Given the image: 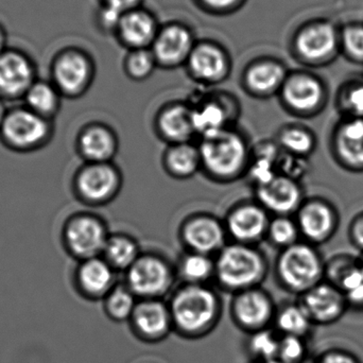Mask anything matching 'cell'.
Returning <instances> with one entry per match:
<instances>
[{
  "label": "cell",
  "instance_id": "cell-1",
  "mask_svg": "<svg viewBox=\"0 0 363 363\" xmlns=\"http://www.w3.org/2000/svg\"><path fill=\"white\" fill-rule=\"evenodd\" d=\"M174 332L182 338L201 339L211 334L221 318L217 294L202 284L181 288L169 305Z\"/></svg>",
  "mask_w": 363,
  "mask_h": 363
},
{
  "label": "cell",
  "instance_id": "cell-2",
  "mask_svg": "<svg viewBox=\"0 0 363 363\" xmlns=\"http://www.w3.org/2000/svg\"><path fill=\"white\" fill-rule=\"evenodd\" d=\"M277 272L286 289L302 296L325 279V262L315 245L296 242L284 249Z\"/></svg>",
  "mask_w": 363,
  "mask_h": 363
},
{
  "label": "cell",
  "instance_id": "cell-3",
  "mask_svg": "<svg viewBox=\"0 0 363 363\" xmlns=\"http://www.w3.org/2000/svg\"><path fill=\"white\" fill-rule=\"evenodd\" d=\"M55 135L53 121L27 106L10 108L0 129V142L13 152L32 153L45 148Z\"/></svg>",
  "mask_w": 363,
  "mask_h": 363
},
{
  "label": "cell",
  "instance_id": "cell-4",
  "mask_svg": "<svg viewBox=\"0 0 363 363\" xmlns=\"http://www.w3.org/2000/svg\"><path fill=\"white\" fill-rule=\"evenodd\" d=\"M216 271L223 287L241 292L252 289L259 281L264 272V264L255 250L235 245L221 252Z\"/></svg>",
  "mask_w": 363,
  "mask_h": 363
},
{
  "label": "cell",
  "instance_id": "cell-5",
  "mask_svg": "<svg viewBox=\"0 0 363 363\" xmlns=\"http://www.w3.org/2000/svg\"><path fill=\"white\" fill-rule=\"evenodd\" d=\"M199 152L205 167L218 177L236 174L247 157L243 140L234 132L226 129L203 138Z\"/></svg>",
  "mask_w": 363,
  "mask_h": 363
},
{
  "label": "cell",
  "instance_id": "cell-6",
  "mask_svg": "<svg viewBox=\"0 0 363 363\" xmlns=\"http://www.w3.org/2000/svg\"><path fill=\"white\" fill-rule=\"evenodd\" d=\"M108 240L104 224L89 213L68 218L62 230V242L66 251L81 260L97 257L104 251Z\"/></svg>",
  "mask_w": 363,
  "mask_h": 363
},
{
  "label": "cell",
  "instance_id": "cell-7",
  "mask_svg": "<svg viewBox=\"0 0 363 363\" xmlns=\"http://www.w3.org/2000/svg\"><path fill=\"white\" fill-rule=\"evenodd\" d=\"M300 234L311 245L328 242L339 228V213L336 207L323 198L304 201L298 211Z\"/></svg>",
  "mask_w": 363,
  "mask_h": 363
},
{
  "label": "cell",
  "instance_id": "cell-8",
  "mask_svg": "<svg viewBox=\"0 0 363 363\" xmlns=\"http://www.w3.org/2000/svg\"><path fill=\"white\" fill-rule=\"evenodd\" d=\"M275 313L277 308L270 296L254 288L239 292L230 307L233 321L249 335L270 328Z\"/></svg>",
  "mask_w": 363,
  "mask_h": 363
},
{
  "label": "cell",
  "instance_id": "cell-9",
  "mask_svg": "<svg viewBox=\"0 0 363 363\" xmlns=\"http://www.w3.org/2000/svg\"><path fill=\"white\" fill-rule=\"evenodd\" d=\"M330 151L343 169L363 172V118L342 117L333 130Z\"/></svg>",
  "mask_w": 363,
  "mask_h": 363
},
{
  "label": "cell",
  "instance_id": "cell-10",
  "mask_svg": "<svg viewBox=\"0 0 363 363\" xmlns=\"http://www.w3.org/2000/svg\"><path fill=\"white\" fill-rule=\"evenodd\" d=\"M300 303L313 325L336 323L350 307L345 292L325 279L302 294Z\"/></svg>",
  "mask_w": 363,
  "mask_h": 363
},
{
  "label": "cell",
  "instance_id": "cell-11",
  "mask_svg": "<svg viewBox=\"0 0 363 363\" xmlns=\"http://www.w3.org/2000/svg\"><path fill=\"white\" fill-rule=\"evenodd\" d=\"M129 323L134 336L146 343L161 342L174 332L169 305L159 298L138 303Z\"/></svg>",
  "mask_w": 363,
  "mask_h": 363
},
{
  "label": "cell",
  "instance_id": "cell-12",
  "mask_svg": "<svg viewBox=\"0 0 363 363\" xmlns=\"http://www.w3.org/2000/svg\"><path fill=\"white\" fill-rule=\"evenodd\" d=\"M286 106L301 117H313L325 108L328 94L323 83L308 74H298L284 83Z\"/></svg>",
  "mask_w": 363,
  "mask_h": 363
},
{
  "label": "cell",
  "instance_id": "cell-13",
  "mask_svg": "<svg viewBox=\"0 0 363 363\" xmlns=\"http://www.w3.org/2000/svg\"><path fill=\"white\" fill-rule=\"evenodd\" d=\"M172 274L163 260L143 257L136 260L128 272V288L144 300L159 298L169 290Z\"/></svg>",
  "mask_w": 363,
  "mask_h": 363
},
{
  "label": "cell",
  "instance_id": "cell-14",
  "mask_svg": "<svg viewBox=\"0 0 363 363\" xmlns=\"http://www.w3.org/2000/svg\"><path fill=\"white\" fill-rule=\"evenodd\" d=\"M91 64L78 51H65L55 57L51 68V82L62 96L74 98L89 86Z\"/></svg>",
  "mask_w": 363,
  "mask_h": 363
},
{
  "label": "cell",
  "instance_id": "cell-15",
  "mask_svg": "<svg viewBox=\"0 0 363 363\" xmlns=\"http://www.w3.org/2000/svg\"><path fill=\"white\" fill-rule=\"evenodd\" d=\"M35 81V68L27 55L14 50L0 55V98L4 101L23 98Z\"/></svg>",
  "mask_w": 363,
  "mask_h": 363
},
{
  "label": "cell",
  "instance_id": "cell-16",
  "mask_svg": "<svg viewBox=\"0 0 363 363\" xmlns=\"http://www.w3.org/2000/svg\"><path fill=\"white\" fill-rule=\"evenodd\" d=\"M118 186L116 172L106 163H89L74 176V189L81 201L91 204L104 202Z\"/></svg>",
  "mask_w": 363,
  "mask_h": 363
},
{
  "label": "cell",
  "instance_id": "cell-17",
  "mask_svg": "<svg viewBox=\"0 0 363 363\" xmlns=\"http://www.w3.org/2000/svg\"><path fill=\"white\" fill-rule=\"evenodd\" d=\"M257 194L262 204L279 216L298 213L304 203V192L300 182L283 174H277L272 181L258 186Z\"/></svg>",
  "mask_w": 363,
  "mask_h": 363
},
{
  "label": "cell",
  "instance_id": "cell-18",
  "mask_svg": "<svg viewBox=\"0 0 363 363\" xmlns=\"http://www.w3.org/2000/svg\"><path fill=\"white\" fill-rule=\"evenodd\" d=\"M114 284L112 267L101 258L81 260L74 274V285L81 296L89 300L104 298Z\"/></svg>",
  "mask_w": 363,
  "mask_h": 363
},
{
  "label": "cell",
  "instance_id": "cell-19",
  "mask_svg": "<svg viewBox=\"0 0 363 363\" xmlns=\"http://www.w3.org/2000/svg\"><path fill=\"white\" fill-rule=\"evenodd\" d=\"M296 45L303 57L313 62L321 61L336 49V31L330 23L311 26L301 32Z\"/></svg>",
  "mask_w": 363,
  "mask_h": 363
},
{
  "label": "cell",
  "instance_id": "cell-20",
  "mask_svg": "<svg viewBox=\"0 0 363 363\" xmlns=\"http://www.w3.org/2000/svg\"><path fill=\"white\" fill-rule=\"evenodd\" d=\"M77 149L89 163H106L115 153L114 138L106 128L89 125L79 133Z\"/></svg>",
  "mask_w": 363,
  "mask_h": 363
},
{
  "label": "cell",
  "instance_id": "cell-21",
  "mask_svg": "<svg viewBox=\"0 0 363 363\" xmlns=\"http://www.w3.org/2000/svg\"><path fill=\"white\" fill-rule=\"evenodd\" d=\"M228 224L232 236L242 242L257 240L269 228L264 211L251 205L235 209L228 218Z\"/></svg>",
  "mask_w": 363,
  "mask_h": 363
},
{
  "label": "cell",
  "instance_id": "cell-22",
  "mask_svg": "<svg viewBox=\"0 0 363 363\" xmlns=\"http://www.w3.org/2000/svg\"><path fill=\"white\" fill-rule=\"evenodd\" d=\"M184 237L196 253L205 255L217 251L224 242L223 228L217 221L207 217L196 218L188 223Z\"/></svg>",
  "mask_w": 363,
  "mask_h": 363
},
{
  "label": "cell",
  "instance_id": "cell-23",
  "mask_svg": "<svg viewBox=\"0 0 363 363\" xmlns=\"http://www.w3.org/2000/svg\"><path fill=\"white\" fill-rule=\"evenodd\" d=\"M325 281L342 290L345 294L362 285L363 272L359 257L341 254L330 258L325 264Z\"/></svg>",
  "mask_w": 363,
  "mask_h": 363
},
{
  "label": "cell",
  "instance_id": "cell-24",
  "mask_svg": "<svg viewBox=\"0 0 363 363\" xmlns=\"http://www.w3.org/2000/svg\"><path fill=\"white\" fill-rule=\"evenodd\" d=\"M61 95L51 81L36 80L23 96V106L44 118L52 121L61 108Z\"/></svg>",
  "mask_w": 363,
  "mask_h": 363
},
{
  "label": "cell",
  "instance_id": "cell-25",
  "mask_svg": "<svg viewBox=\"0 0 363 363\" xmlns=\"http://www.w3.org/2000/svg\"><path fill=\"white\" fill-rule=\"evenodd\" d=\"M191 48V36L181 27H169L164 30L155 45V53L165 64H176L186 57Z\"/></svg>",
  "mask_w": 363,
  "mask_h": 363
},
{
  "label": "cell",
  "instance_id": "cell-26",
  "mask_svg": "<svg viewBox=\"0 0 363 363\" xmlns=\"http://www.w3.org/2000/svg\"><path fill=\"white\" fill-rule=\"evenodd\" d=\"M189 63L192 72L202 80L216 81L225 74V57L211 45H202L194 49L190 55Z\"/></svg>",
  "mask_w": 363,
  "mask_h": 363
},
{
  "label": "cell",
  "instance_id": "cell-27",
  "mask_svg": "<svg viewBox=\"0 0 363 363\" xmlns=\"http://www.w3.org/2000/svg\"><path fill=\"white\" fill-rule=\"evenodd\" d=\"M273 323L277 328L275 330L281 336L304 339L313 326L311 318L300 302L284 305L281 308L277 309Z\"/></svg>",
  "mask_w": 363,
  "mask_h": 363
},
{
  "label": "cell",
  "instance_id": "cell-28",
  "mask_svg": "<svg viewBox=\"0 0 363 363\" xmlns=\"http://www.w3.org/2000/svg\"><path fill=\"white\" fill-rule=\"evenodd\" d=\"M159 127L168 140L185 144L194 132L191 111L185 106L167 108L160 117Z\"/></svg>",
  "mask_w": 363,
  "mask_h": 363
},
{
  "label": "cell",
  "instance_id": "cell-29",
  "mask_svg": "<svg viewBox=\"0 0 363 363\" xmlns=\"http://www.w3.org/2000/svg\"><path fill=\"white\" fill-rule=\"evenodd\" d=\"M279 144L286 153L308 157L317 148V138L308 128L290 125L279 135Z\"/></svg>",
  "mask_w": 363,
  "mask_h": 363
},
{
  "label": "cell",
  "instance_id": "cell-30",
  "mask_svg": "<svg viewBox=\"0 0 363 363\" xmlns=\"http://www.w3.org/2000/svg\"><path fill=\"white\" fill-rule=\"evenodd\" d=\"M247 84L257 93H272L285 83V72L275 63H262L253 66L247 72Z\"/></svg>",
  "mask_w": 363,
  "mask_h": 363
},
{
  "label": "cell",
  "instance_id": "cell-31",
  "mask_svg": "<svg viewBox=\"0 0 363 363\" xmlns=\"http://www.w3.org/2000/svg\"><path fill=\"white\" fill-rule=\"evenodd\" d=\"M119 25L123 38L134 46L146 45L155 33L152 19L146 13H129L123 16Z\"/></svg>",
  "mask_w": 363,
  "mask_h": 363
},
{
  "label": "cell",
  "instance_id": "cell-32",
  "mask_svg": "<svg viewBox=\"0 0 363 363\" xmlns=\"http://www.w3.org/2000/svg\"><path fill=\"white\" fill-rule=\"evenodd\" d=\"M192 123L194 132L201 134L202 138L213 135L225 130L226 113L222 106L217 104H207L198 110L191 111Z\"/></svg>",
  "mask_w": 363,
  "mask_h": 363
},
{
  "label": "cell",
  "instance_id": "cell-33",
  "mask_svg": "<svg viewBox=\"0 0 363 363\" xmlns=\"http://www.w3.org/2000/svg\"><path fill=\"white\" fill-rule=\"evenodd\" d=\"M136 296L129 288L116 287L104 298V311L114 322H129L135 311Z\"/></svg>",
  "mask_w": 363,
  "mask_h": 363
},
{
  "label": "cell",
  "instance_id": "cell-34",
  "mask_svg": "<svg viewBox=\"0 0 363 363\" xmlns=\"http://www.w3.org/2000/svg\"><path fill=\"white\" fill-rule=\"evenodd\" d=\"M281 335L271 328L250 335L247 351L252 359L258 363H267L279 356Z\"/></svg>",
  "mask_w": 363,
  "mask_h": 363
},
{
  "label": "cell",
  "instance_id": "cell-35",
  "mask_svg": "<svg viewBox=\"0 0 363 363\" xmlns=\"http://www.w3.org/2000/svg\"><path fill=\"white\" fill-rule=\"evenodd\" d=\"M166 162L174 176L187 178L198 170L201 163L200 152L189 145L179 144L168 152Z\"/></svg>",
  "mask_w": 363,
  "mask_h": 363
},
{
  "label": "cell",
  "instance_id": "cell-36",
  "mask_svg": "<svg viewBox=\"0 0 363 363\" xmlns=\"http://www.w3.org/2000/svg\"><path fill=\"white\" fill-rule=\"evenodd\" d=\"M104 252L108 264L116 268H130L138 260V247L125 237L108 238Z\"/></svg>",
  "mask_w": 363,
  "mask_h": 363
},
{
  "label": "cell",
  "instance_id": "cell-37",
  "mask_svg": "<svg viewBox=\"0 0 363 363\" xmlns=\"http://www.w3.org/2000/svg\"><path fill=\"white\" fill-rule=\"evenodd\" d=\"M268 230L273 242L284 249L298 242L300 230L298 223L288 218V216H279V218L269 224Z\"/></svg>",
  "mask_w": 363,
  "mask_h": 363
},
{
  "label": "cell",
  "instance_id": "cell-38",
  "mask_svg": "<svg viewBox=\"0 0 363 363\" xmlns=\"http://www.w3.org/2000/svg\"><path fill=\"white\" fill-rule=\"evenodd\" d=\"M337 106L342 117L363 118V83H353L345 87Z\"/></svg>",
  "mask_w": 363,
  "mask_h": 363
},
{
  "label": "cell",
  "instance_id": "cell-39",
  "mask_svg": "<svg viewBox=\"0 0 363 363\" xmlns=\"http://www.w3.org/2000/svg\"><path fill=\"white\" fill-rule=\"evenodd\" d=\"M213 262L205 254L194 253L187 256L182 264V275L190 284L201 285L213 273Z\"/></svg>",
  "mask_w": 363,
  "mask_h": 363
},
{
  "label": "cell",
  "instance_id": "cell-40",
  "mask_svg": "<svg viewBox=\"0 0 363 363\" xmlns=\"http://www.w3.org/2000/svg\"><path fill=\"white\" fill-rule=\"evenodd\" d=\"M307 347L304 338L281 336L279 358L284 363H303L306 360Z\"/></svg>",
  "mask_w": 363,
  "mask_h": 363
},
{
  "label": "cell",
  "instance_id": "cell-41",
  "mask_svg": "<svg viewBox=\"0 0 363 363\" xmlns=\"http://www.w3.org/2000/svg\"><path fill=\"white\" fill-rule=\"evenodd\" d=\"M277 167L281 170V174L298 182L307 176L311 169L308 157H298L289 153L279 157Z\"/></svg>",
  "mask_w": 363,
  "mask_h": 363
},
{
  "label": "cell",
  "instance_id": "cell-42",
  "mask_svg": "<svg viewBox=\"0 0 363 363\" xmlns=\"http://www.w3.org/2000/svg\"><path fill=\"white\" fill-rule=\"evenodd\" d=\"M153 57L147 51H138L132 55L129 61V70L135 78H144L153 69Z\"/></svg>",
  "mask_w": 363,
  "mask_h": 363
},
{
  "label": "cell",
  "instance_id": "cell-43",
  "mask_svg": "<svg viewBox=\"0 0 363 363\" xmlns=\"http://www.w3.org/2000/svg\"><path fill=\"white\" fill-rule=\"evenodd\" d=\"M345 44L351 55L357 59H363V27L349 28L345 33Z\"/></svg>",
  "mask_w": 363,
  "mask_h": 363
},
{
  "label": "cell",
  "instance_id": "cell-44",
  "mask_svg": "<svg viewBox=\"0 0 363 363\" xmlns=\"http://www.w3.org/2000/svg\"><path fill=\"white\" fill-rule=\"evenodd\" d=\"M319 363H362L359 358L343 349H330L318 357Z\"/></svg>",
  "mask_w": 363,
  "mask_h": 363
},
{
  "label": "cell",
  "instance_id": "cell-45",
  "mask_svg": "<svg viewBox=\"0 0 363 363\" xmlns=\"http://www.w3.org/2000/svg\"><path fill=\"white\" fill-rule=\"evenodd\" d=\"M349 236L352 245L363 253V211L352 220L350 224Z\"/></svg>",
  "mask_w": 363,
  "mask_h": 363
},
{
  "label": "cell",
  "instance_id": "cell-46",
  "mask_svg": "<svg viewBox=\"0 0 363 363\" xmlns=\"http://www.w3.org/2000/svg\"><path fill=\"white\" fill-rule=\"evenodd\" d=\"M349 306L363 307V283L352 291L345 294Z\"/></svg>",
  "mask_w": 363,
  "mask_h": 363
},
{
  "label": "cell",
  "instance_id": "cell-47",
  "mask_svg": "<svg viewBox=\"0 0 363 363\" xmlns=\"http://www.w3.org/2000/svg\"><path fill=\"white\" fill-rule=\"evenodd\" d=\"M121 11L117 10V9L113 8V6H108V8L104 11V21H106L108 25H112L115 23H121Z\"/></svg>",
  "mask_w": 363,
  "mask_h": 363
},
{
  "label": "cell",
  "instance_id": "cell-48",
  "mask_svg": "<svg viewBox=\"0 0 363 363\" xmlns=\"http://www.w3.org/2000/svg\"><path fill=\"white\" fill-rule=\"evenodd\" d=\"M138 0H106L108 6H113L117 10L125 11V9L130 8L138 2Z\"/></svg>",
  "mask_w": 363,
  "mask_h": 363
},
{
  "label": "cell",
  "instance_id": "cell-49",
  "mask_svg": "<svg viewBox=\"0 0 363 363\" xmlns=\"http://www.w3.org/2000/svg\"><path fill=\"white\" fill-rule=\"evenodd\" d=\"M203 1L206 2L209 6H216V8H225V6L234 4L236 0H203Z\"/></svg>",
  "mask_w": 363,
  "mask_h": 363
},
{
  "label": "cell",
  "instance_id": "cell-50",
  "mask_svg": "<svg viewBox=\"0 0 363 363\" xmlns=\"http://www.w3.org/2000/svg\"><path fill=\"white\" fill-rule=\"evenodd\" d=\"M9 110H10V108H6V104H4V100L0 98V129H1L4 121H6Z\"/></svg>",
  "mask_w": 363,
  "mask_h": 363
},
{
  "label": "cell",
  "instance_id": "cell-51",
  "mask_svg": "<svg viewBox=\"0 0 363 363\" xmlns=\"http://www.w3.org/2000/svg\"><path fill=\"white\" fill-rule=\"evenodd\" d=\"M6 32H4V28L0 26V55L4 52L6 50Z\"/></svg>",
  "mask_w": 363,
  "mask_h": 363
},
{
  "label": "cell",
  "instance_id": "cell-52",
  "mask_svg": "<svg viewBox=\"0 0 363 363\" xmlns=\"http://www.w3.org/2000/svg\"><path fill=\"white\" fill-rule=\"evenodd\" d=\"M303 363H319V360H318V358H315V359L313 360H305Z\"/></svg>",
  "mask_w": 363,
  "mask_h": 363
}]
</instances>
